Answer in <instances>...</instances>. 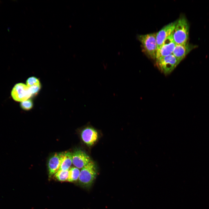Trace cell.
Masks as SVG:
<instances>
[{
	"instance_id": "30bf717a",
	"label": "cell",
	"mask_w": 209,
	"mask_h": 209,
	"mask_svg": "<svg viewBox=\"0 0 209 209\" xmlns=\"http://www.w3.org/2000/svg\"><path fill=\"white\" fill-rule=\"evenodd\" d=\"M81 137L83 141L87 145L91 146L97 140L98 137V132L94 128L87 127L82 131Z\"/></svg>"
},
{
	"instance_id": "2e32d148",
	"label": "cell",
	"mask_w": 209,
	"mask_h": 209,
	"mask_svg": "<svg viewBox=\"0 0 209 209\" xmlns=\"http://www.w3.org/2000/svg\"><path fill=\"white\" fill-rule=\"evenodd\" d=\"M20 106L23 109L25 110H28L32 108L33 103L31 100L28 99L21 102L20 104Z\"/></svg>"
},
{
	"instance_id": "9c48e42d",
	"label": "cell",
	"mask_w": 209,
	"mask_h": 209,
	"mask_svg": "<svg viewBox=\"0 0 209 209\" xmlns=\"http://www.w3.org/2000/svg\"><path fill=\"white\" fill-rule=\"evenodd\" d=\"M177 20L165 26L156 34L157 49L165 40L171 35L175 27Z\"/></svg>"
},
{
	"instance_id": "52a82bcc",
	"label": "cell",
	"mask_w": 209,
	"mask_h": 209,
	"mask_svg": "<svg viewBox=\"0 0 209 209\" xmlns=\"http://www.w3.org/2000/svg\"><path fill=\"white\" fill-rule=\"evenodd\" d=\"M91 161L89 156L81 150H76L72 153V163L78 169L82 168Z\"/></svg>"
},
{
	"instance_id": "9a60e30c",
	"label": "cell",
	"mask_w": 209,
	"mask_h": 209,
	"mask_svg": "<svg viewBox=\"0 0 209 209\" xmlns=\"http://www.w3.org/2000/svg\"><path fill=\"white\" fill-rule=\"evenodd\" d=\"M27 86L28 87H30L41 85L39 80L34 77L29 78L26 82Z\"/></svg>"
},
{
	"instance_id": "7c38bea8",
	"label": "cell",
	"mask_w": 209,
	"mask_h": 209,
	"mask_svg": "<svg viewBox=\"0 0 209 209\" xmlns=\"http://www.w3.org/2000/svg\"><path fill=\"white\" fill-rule=\"evenodd\" d=\"M72 163V153L67 152H63L61 163L58 171L69 170Z\"/></svg>"
},
{
	"instance_id": "6da1fadb",
	"label": "cell",
	"mask_w": 209,
	"mask_h": 209,
	"mask_svg": "<svg viewBox=\"0 0 209 209\" xmlns=\"http://www.w3.org/2000/svg\"><path fill=\"white\" fill-rule=\"evenodd\" d=\"M189 28V24L185 16H181L177 20L172 34V38L176 44H183L188 42Z\"/></svg>"
},
{
	"instance_id": "7a4b0ae2",
	"label": "cell",
	"mask_w": 209,
	"mask_h": 209,
	"mask_svg": "<svg viewBox=\"0 0 209 209\" xmlns=\"http://www.w3.org/2000/svg\"><path fill=\"white\" fill-rule=\"evenodd\" d=\"M156 33H154L137 36L141 43L142 51L149 58L156 59L157 50Z\"/></svg>"
},
{
	"instance_id": "5bb4252c",
	"label": "cell",
	"mask_w": 209,
	"mask_h": 209,
	"mask_svg": "<svg viewBox=\"0 0 209 209\" xmlns=\"http://www.w3.org/2000/svg\"><path fill=\"white\" fill-rule=\"evenodd\" d=\"M69 170L58 171L54 175L55 178L60 181H67L69 177Z\"/></svg>"
},
{
	"instance_id": "3957f363",
	"label": "cell",
	"mask_w": 209,
	"mask_h": 209,
	"mask_svg": "<svg viewBox=\"0 0 209 209\" xmlns=\"http://www.w3.org/2000/svg\"><path fill=\"white\" fill-rule=\"evenodd\" d=\"M97 175L96 167L94 163L91 161L82 168L78 179L79 184L83 187H90Z\"/></svg>"
},
{
	"instance_id": "8fae6325",
	"label": "cell",
	"mask_w": 209,
	"mask_h": 209,
	"mask_svg": "<svg viewBox=\"0 0 209 209\" xmlns=\"http://www.w3.org/2000/svg\"><path fill=\"white\" fill-rule=\"evenodd\" d=\"M62 154V152L56 153L49 159L48 166L49 178L58 171L61 163Z\"/></svg>"
},
{
	"instance_id": "277c9868",
	"label": "cell",
	"mask_w": 209,
	"mask_h": 209,
	"mask_svg": "<svg viewBox=\"0 0 209 209\" xmlns=\"http://www.w3.org/2000/svg\"><path fill=\"white\" fill-rule=\"evenodd\" d=\"M156 60L157 67L165 75L170 73L180 62L172 54Z\"/></svg>"
},
{
	"instance_id": "e0dca14e",
	"label": "cell",
	"mask_w": 209,
	"mask_h": 209,
	"mask_svg": "<svg viewBox=\"0 0 209 209\" xmlns=\"http://www.w3.org/2000/svg\"><path fill=\"white\" fill-rule=\"evenodd\" d=\"M29 88L32 95H34L37 93L39 91L41 88V85L32 86Z\"/></svg>"
},
{
	"instance_id": "4fadbf2b",
	"label": "cell",
	"mask_w": 209,
	"mask_h": 209,
	"mask_svg": "<svg viewBox=\"0 0 209 209\" xmlns=\"http://www.w3.org/2000/svg\"><path fill=\"white\" fill-rule=\"evenodd\" d=\"M80 171L79 169L75 167H73L69 170V177L68 181L73 182L78 179Z\"/></svg>"
},
{
	"instance_id": "8992f818",
	"label": "cell",
	"mask_w": 209,
	"mask_h": 209,
	"mask_svg": "<svg viewBox=\"0 0 209 209\" xmlns=\"http://www.w3.org/2000/svg\"><path fill=\"white\" fill-rule=\"evenodd\" d=\"M176 45L172 34L165 40L157 49L156 60L172 54Z\"/></svg>"
},
{
	"instance_id": "ba28073f",
	"label": "cell",
	"mask_w": 209,
	"mask_h": 209,
	"mask_svg": "<svg viewBox=\"0 0 209 209\" xmlns=\"http://www.w3.org/2000/svg\"><path fill=\"white\" fill-rule=\"evenodd\" d=\"M197 46L187 43L181 44H176L172 54L180 62L193 49Z\"/></svg>"
},
{
	"instance_id": "5b68a950",
	"label": "cell",
	"mask_w": 209,
	"mask_h": 209,
	"mask_svg": "<svg viewBox=\"0 0 209 209\" xmlns=\"http://www.w3.org/2000/svg\"><path fill=\"white\" fill-rule=\"evenodd\" d=\"M11 94L14 100L21 102L28 100L32 95L29 88L22 83L16 84L12 90Z\"/></svg>"
}]
</instances>
